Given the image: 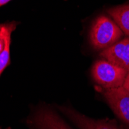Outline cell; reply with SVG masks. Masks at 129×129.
I'll use <instances>...</instances> for the list:
<instances>
[{
    "label": "cell",
    "mask_w": 129,
    "mask_h": 129,
    "mask_svg": "<svg viewBox=\"0 0 129 129\" xmlns=\"http://www.w3.org/2000/svg\"><path fill=\"white\" fill-rule=\"evenodd\" d=\"M123 36V32L117 23L107 16H101L93 22L90 32V41L93 48L105 50Z\"/></svg>",
    "instance_id": "cell-1"
},
{
    "label": "cell",
    "mask_w": 129,
    "mask_h": 129,
    "mask_svg": "<svg viewBox=\"0 0 129 129\" xmlns=\"http://www.w3.org/2000/svg\"><path fill=\"white\" fill-rule=\"evenodd\" d=\"M127 74L126 70L105 59L96 61L92 68L93 80L104 89L122 87Z\"/></svg>",
    "instance_id": "cell-2"
},
{
    "label": "cell",
    "mask_w": 129,
    "mask_h": 129,
    "mask_svg": "<svg viewBox=\"0 0 129 129\" xmlns=\"http://www.w3.org/2000/svg\"><path fill=\"white\" fill-rule=\"evenodd\" d=\"M104 97L118 118L129 126V93L122 86L104 89Z\"/></svg>",
    "instance_id": "cell-3"
},
{
    "label": "cell",
    "mask_w": 129,
    "mask_h": 129,
    "mask_svg": "<svg viewBox=\"0 0 129 129\" xmlns=\"http://www.w3.org/2000/svg\"><path fill=\"white\" fill-rule=\"evenodd\" d=\"M100 55L103 59L126 70L129 73V37L104 50Z\"/></svg>",
    "instance_id": "cell-4"
},
{
    "label": "cell",
    "mask_w": 129,
    "mask_h": 129,
    "mask_svg": "<svg viewBox=\"0 0 129 129\" xmlns=\"http://www.w3.org/2000/svg\"><path fill=\"white\" fill-rule=\"evenodd\" d=\"M60 110L80 129H123L110 120L91 119L69 108H61Z\"/></svg>",
    "instance_id": "cell-5"
},
{
    "label": "cell",
    "mask_w": 129,
    "mask_h": 129,
    "mask_svg": "<svg viewBox=\"0 0 129 129\" xmlns=\"http://www.w3.org/2000/svg\"><path fill=\"white\" fill-rule=\"evenodd\" d=\"M32 123L37 129H72L56 113L49 109L38 111Z\"/></svg>",
    "instance_id": "cell-6"
},
{
    "label": "cell",
    "mask_w": 129,
    "mask_h": 129,
    "mask_svg": "<svg viewBox=\"0 0 129 129\" xmlns=\"http://www.w3.org/2000/svg\"><path fill=\"white\" fill-rule=\"evenodd\" d=\"M16 27V22H10L4 25H0V36L4 40V48L0 53V76L4 70L10 63L9 53H10V43H11V34Z\"/></svg>",
    "instance_id": "cell-7"
},
{
    "label": "cell",
    "mask_w": 129,
    "mask_h": 129,
    "mask_svg": "<svg viewBox=\"0 0 129 129\" xmlns=\"http://www.w3.org/2000/svg\"><path fill=\"white\" fill-rule=\"evenodd\" d=\"M108 13L122 30L123 33L129 37V4L111 8L108 10Z\"/></svg>",
    "instance_id": "cell-8"
},
{
    "label": "cell",
    "mask_w": 129,
    "mask_h": 129,
    "mask_svg": "<svg viewBox=\"0 0 129 129\" xmlns=\"http://www.w3.org/2000/svg\"><path fill=\"white\" fill-rule=\"evenodd\" d=\"M123 87L128 91L129 93V73L127 74V77H126V79H125V81H124V83L123 84Z\"/></svg>",
    "instance_id": "cell-9"
},
{
    "label": "cell",
    "mask_w": 129,
    "mask_h": 129,
    "mask_svg": "<svg viewBox=\"0 0 129 129\" xmlns=\"http://www.w3.org/2000/svg\"><path fill=\"white\" fill-rule=\"evenodd\" d=\"M4 44H5L4 43V40H3V37L0 36V53L3 51V50L4 48Z\"/></svg>",
    "instance_id": "cell-10"
},
{
    "label": "cell",
    "mask_w": 129,
    "mask_h": 129,
    "mask_svg": "<svg viewBox=\"0 0 129 129\" xmlns=\"http://www.w3.org/2000/svg\"><path fill=\"white\" fill-rule=\"evenodd\" d=\"M9 1H11V0H0V6H2L6 3H8Z\"/></svg>",
    "instance_id": "cell-11"
},
{
    "label": "cell",
    "mask_w": 129,
    "mask_h": 129,
    "mask_svg": "<svg viewBox=\"0 0 129 129\" xmlns=\"http://www.w3.org/2000/svg\"><path fill=\"white\" fill-rule=\"evenodd\" d=\"M0 129H2V128H0Z\"/></svg>",
    "instance_id": "cell-12"
}]
</instances>
